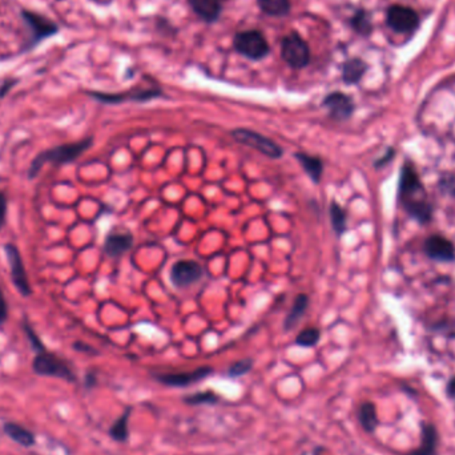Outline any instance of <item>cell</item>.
I'll list each match as a JSON object with an SVG mask.
<instances>
[{
  "label": "cell",
  "mask_w": 455,
  "mask_h": 455,
  "mask_svg": "<svg viewBox=\"0 0 455 455\" xmlns=\"http://www.w3.org/2000/svg\"><path fill=\"white\" fill-rule=\"evenodd\" d=\"M218 401V397L213 392H200L191 394L184 398L186 405H213Z\"/></svg>",
  "instance_id": "484cf974"
},
{
  "label": "cell",
  "mask_w": 455,
  "mask_h": 455,
  "mask_svg": "<svg viewBox=\"0 0 455 455\" xmlns=\"http://www.w3.org/2000/svg\"><path fill=\"white\" fill-rule=\"evenodd\" d=\"M15 84H16V80H14V82H6V83L3 84V85L0 87V99H3L7 93L10 92L11 88H12Z\"/></svg>",
  "instance_id": "e575fe53"
},
{
  "label": "cell",
  "mask_w": 455,
  "mask_h": 455,
  "mask_svg": "<svg viewBox=\"0 0 455 455\" xmlns=\"http://www.w3.org/2000/svg\"><path fill=\"white\" fill-rule=\"evenodd\" d=\"M235 48L238 53L252 60H259L269 53V46L259 31L240 32L235 38Z\"/></svg>",
  "instance_id": "8992f818"
},
{
  "label": "cell",
  "mask_w": 455,
  "mask_h": 455,
  "mask_svg": "<svg viewBox=\"0 0 455 455\" xmlns=\"http://www.w3.org/2000/svg\"><path fill=\"white\" fill-rule=\"evenodd\" d=\"M9 213V200L7 196L0 191V230L6 225Z\"/></svg>",
  "instance_id": "f546056e"
},
{
  "label": "cell",
  "mask_w": 455,
  "mask_h": 455,
  "mask_svg": "<svg viewBox=\"0 0 455 455\" xmlns=\"http://www.w3.org/2000/svg\"><path fill=\"white\" fill-rule=\"evenodd\" d=\"M73 349L77 352L87 353V354H97V352L93 349L92 346L84 343V342H75L73 343Z\"/></svg>",
  "instance_id": "d6a6232c"
},
{
  "label": "cell",
  "mask_w": 455,
  "mask_h": 455,
  "mask_svg": "<svg viewBox=\"0 0 455 455\" xmlns=\"http://www.w3.org/2000/svg\"><path fill=\"white\" fill-rule=\"evenodd\" d=\"M9 313H10L9 304H7V300H6V297H4L3 290L0 288V326L4 325V323L7 322V320H9Z\"/></svg>",
  "instance_id": "4dcf8cb0"
},
{
  "label": "cell",
  "mask_w": 455,
  "mask_h": 455,
  "mask_svg": "<svg viewBox=\"0 0 455 455\" xmlns=\"http://www.w3.org/2000/svg\"><path fill=\"white\" fill-rule=\"evenodd\" d=\"M191 7L205 21H215L220 16V0H189Z\"/></svg>",
  "instance_id": "e0dca14e"
},
{
  "label": "cell",
  "mask_w": 455,
  "mask_h": 455,
  "mask_svg": "<svg viewBox=\"0 0 455 455\" xmlns=\"http://www.w3.org/2000/svg\"><path fill=\"white\" fill-rule=\"evenodd\" d=\"M4 253L10 265L11 281L18 293L23 297H30L32 294V287L28 279V274L26 272V265L21 257V250L14 244L4 245Z\"/></svg>",
  "instance_id": "5b68a950"
},
{
  "label": "cell",
  "mask_w": 455,
  "mask_h": 455,
  "mask_svg": "<svg viewBox=\"0 0 455 455\" xmlns=\"http://www.w3.org/2000/svg\"><path fill=\"white\" fill-rule=\"evenodd\" d=\"M21 16L31 31L30 47L42 42L46 38H50L58 32V26L39 14H35L31 11H23Z\"/></svg>",
  "instance_id": "9c48e42d"
},
{
  "label": "cell",
  "mask_w": 455,
  "mask_h": 455,
  "mask_svg": "<svg viewBox=\"0 0 455 455\" xmlns=\"http://www.w3.org/2000/svg\"><path fill=\"white\" fill-rule=\"evenodd\" d=\"M308 306H309V296L305 294V293H301L293 301V305L290 308L289 313H288L287 318L284 321V329L285 331H291L293 328H296L301 318L304 317Z\"/></svg>",
  "instance_id": "2e32d148"
},
{
  "label": "cell",
  "mask_w": 455,
  "mask_h": 455,
  "mask_svg": "<svg viewBox=\"0 0 455 455\" xmlns=\"http://www.w3.org/2000/svg\"><path fill=\"white\" fill-rule=\"evenodd\" d=\"M321 451H322V447H317V449L314 450V455H320Z\"/></svg>",
  "instance_id": "74e56055"
},
{
  "label": "cell",
  "mask_w": 455,
  "mask_h": 455,
  "mask_svg": "<svg viewBox=\"0 0 455 455\" xmlns=\"http://www.w3.org/2000/svg\"><path fill=\"white\" fill-rule=\"evenodd\" d=\"M387 24L397 32L413 31L417 28L419 19L418 15L409 7L393 6L387 11Z\"/></svg>",
  "instance_id": "7c38bea8"
},
{
  "label": "cell",
  "mask_w": 455,
  "mask_h": 455,
  "mask_svg": "<svg viewBox=\"0 0 455 455\" xmlns=\"http://www.w3.org/2000/svg\"><path fill=\"white\" fill-rule=\"evenodd\" d=\"M394 157V149H389L387 151V154L386 155L382 156L381 159H378L375 163H374V166H377V168H380V166H386L392 159Z\"/></svg>",
  "instance_id": "836d02e7"
},
{
  "label": "cell",
  "mask_w": 455,
  "mask_h": 455,
  "mask_svg": "<svg viewBox=\"0 0 455 455\" xmlns=\"http://www.w3.org/2000/svg\"><path fill=\"white\" fill-rule=\"evenodd\" d=\"M358 418H360V422L363 424V429L368 433H373L378 426V415H377L375 405L373 402H363L360 407Z\"/></svg>",
  "instance_id": "ffe728a7"
},
{
  "label": "cell",
  "mask_w": 455,
  "mask_h": 455,
  "mask_svg": "<svg viewBox=\"0 0 455 455\" xmlns=\"http://www.w3.org/2000/svg\"><path fill=\"white\" fill-rule=\"evenodd\" d=\"M353 23H354V27L360 32H368L370 30V23L365 18L363 14H360L358 16H355Z\"/></svg>",
  "instance_id": "1f68e13d"
},
{
  "label": "cell",
  "mask_w": 455,
  "mask_h": 455,
  "mask_svg": "<svg viewBox=\"0 0 455 455\" xmlns=\"http://www.w3.org/2000/svg\"><path fill=\"white\" fill-rule=\"evenodd\" d=\"M259 6L265 14L272 16H281L290 10L289 0H259Z\"/></svg>",
  "instance_id": "7402d4cb"
},
{
  "label": "cell",
  "mask_w": 455,
  "mask_h": 455,
  "mask_svg": "<svg viewBox=\"0 0 455 455\" xmlns=\"http://www.w3.org/2000/svg\"><path fill=\"white\" fill-rule=\"evenodd\" d=\"M366 67L361 60H350L343 65V80L348 84L357 83L365 73Z\"/></svg>",
  "instance_id": "603a6c76"
},
{
  "label": "cell",
  "mask_w": 455,
  "mask_h": 455,
  "mask_svg": "<svg viewBox=\"0 0 455 455\" xmlns=\"http://www.w3.org/2000/svg\"><path fill=\"white\" fill-rule=\"evenodd\" d=\"M321 338L320 329L317 328H306L300 331V334L296 338V343L302 348H313L316 346Z\"/></svg>",
  "instance_id": "d4e9b609"
},
{
  "label": "cell",
  "mask_w": 455,
  "mask_h": 455,
  "mask_svg": "<svg viewBox=\"0 0 455 455\" xmlns=\"http://www.w3.org/2000/svg\"><path fill=\"white\" fill-rule=\"evenodd\" d=\"M398 195L402 207L412 218L421 224H426L432 220L433 208L427 200V193L421 183V178L410 164H405L401 169Z\"/></svg>",
  "instance_id": "6da1fadb"
},
{
  "label": "cell",
  "mask_w": 455,
  "mask_h": 455,
  "mask_svg": "<svg viewBox=\"0 0 455 455\" xmlns=\"http://www.w3.org/2000/svg\"><path fill=\"white\" fill-rule=\"evenodd\" d=\"M213 372L209 366H201L196 370L184 373H171V374H155V378L160 383L172 387H186L189 385L203 381Z\"/></svg>",
  "instance_id": "30bf717a"
},
{
  "label": "cell",
  "mask_w": 455,
  "mask_h": 455,
  "mask_svg": "<svg viewBox=\"0 0 455 455\" xmlns=\"http://www.w3.org/2000/svg\"><path fill=\"white\" fill-rule=\"evenodd\" d=\"M131 409H128L111 427L109 435L117 442H124L128 438V419H129Z\"/></svg>",
  "instance_id": "cb8c5ba5"
},
{
  "label": "cell",
  "mask_w": 455,
  "mask_h": 455,
  "mask_svg": "<svg viewBox=\"0 0 455 455\" xmlns=\"http://www.w3.org/2000/svg\"><path fill=\"white\" fill-rule=\"evenodd\" d=\"M446 393H447V395L455 402V377H453V378L450 380V382L447 383Z\"/></svg>",
  "instance_id": "d590c367"
},
{
  "label": "cell",
  "mask_w": 455,
  "mask_h": 455,
  "mask_svg": "<svg viewBox=\"0 0 455 455\" xmlns=\"http://www.w3.org/2000/svg\"><path fill=\"white\" fill-rule=\"evenodd\" d=\"M294 157L299 160L300 166L304 168L305 173L309 176L314 184H320L323 173V163L318 156L308 155L304 152H297Z\"/></svg>",
  "instance_id": "9a60e30c"
},
{
  "label": "cell",
  "mask_w": 455,
  "mask_h": 455,
  "mask_svg": "<svg viewBox=\"0 0 455 455\" xmlns=\"http://www.w3.org/2000/svg\"><path fill=\"white\" fill-rule=\"evenodd\" d=\"M134 245V236L128 230H114L104 241V252L111 259H119Z\"/></svg>",
  "instance_id": "4fadbf2b"
},
{
  "label": "cell",
  "mask_w": 455,
  "mask_h": 455,
  "mask_svg": "<svg viewBox=\"0 0 455 455\" xmlns=\"http://www.w3.org/2000/svg\"><path fill=\"white\" fill-rule=\"evenodd\" d=\"M232 137L240 144L247 145L252 149H256L261 155L267 156L269 159L277 160L284 155V149L276 141H273L267 136L261 135L253 129L236 128L232 131Z\"/></svg>",
  "instance_id": "277c9868"
},
{
  "label": "cell",
  "mask_w": 455,
  "mask_h": 455,
  "mask_svg": "<svg viewBox=\"0 0 455 455\" xmlns=\"http://www.w3.org/2000/svg\"><path fill=\"white\" fill-rule=\"evenodd\" d=\"M437 441H438V434H437V429L434 426L430 424H422L421 447L415 449L414 451L407 455H435Z\"/></svg>",
  "instance_id": "d6986e66"
},
{
  "label": "cell",
  "mask_w": 455,
  "mask_h": 455,
  "mask_svg": "<svg viewBox=\"0 0 455 455\" xmlns=\"http://www.w3.org/2000/svg\"><path fill=\"white\" fill-rule=\"evenodd\" d=\"M23 331L26 333V336H27L28 341L31 343L33 350H36L38 353L46 352V350H47L46 346H44V343H43L42 340H41V337L38 336V333L35 331V329L32 328L31 323L27 320H24V322H23Z\"/></svg>",
  "instance_id": "4316f807"
},
{
  "label": "cell",
  "mask_w": 455,
  "mask_h": 455,
  "mask_svg": "<svg viewBox=\"0 0 455 455\" xmlns=\"http://www.w3.org/2000/svg\"><path fill=\"white\" fill-rule=\"evenodd\" d=\"M329 215H331V223L333 230L337 233V236H342L346 232V213L343 208L337 203L331 201L329 208Z\"/></svg>",
  "instance_id": "44dd1931"
},
{
  "label": "cell",
  "mask_w": 455,
  "mask_h": 455,
  "mask_svg": "<svg viewBox=\"0 0 455 455\" xmlns=\"http://www.w3.org/2000/svg\"><path fill=\"white\" fill-rule=\"evenodd\" d=\"M252 368H253V360L244 358V360H240L237 363H233V365L229 368L228 374H229L230 377H242V375L248 374V373L252 370Z\"/></svg>",
  "instance_id": "83f0119b"
},
{
  "label": "cell",
  "mask_w": 455,
  "mask_h": 455,
  "mask_svg": "<svg viewBox=\"0 0 455 455\" xmlns=\"http://www.w3.org/2000/svg\"><path fill=\"white\" fill-rule=\"evenodd\" d=\"M95 383H96L95 374H93V373H88L87 377H85V385H87V387H92V386H95Z\"/></svg>",
  "instance_id": "8d00e7d4"
},
{
  "label": "cell",
  "mask_w": 455,
  "mask_h": 455,
  "mask_svg": "<svg viewBox=\"0 0 455 455\" xmlns=\"http://www.w3.org/2000/svg\"><path fill=\"white\" fill-rule=\"evenodd\" d=\"M93 145V137H85L75 143H67V144L56 145L48 149H44L33 157V160L28 168V178L33 180L39 176L43 168L47 164L53 166H65L75 163L79 157L91 148Z\"/></svg>",
  "instance_id": "7a4b0ae2"
},
{
  "label": "cell",
  "mask_w": 455,
  "mask_h": 455,
  "mask_svg": "<svg viewBox=\"0 0 455 455\" xmlns=\"http://www.w3.org/2000/svg\"><path fill=\"white\" fill-rule=\"evenodd\" d=\"M203 267L195 259H180L171 268L169 277L176 288H188L203 277Z\"/></svg>",
  "instance_id": "ba28073f"
},
{
  "label": "cell",
  "mask_w": 455,
  "mask_h": 455,
  "mask_svg": "<svg viewBox=\"0 0 455 455\" xmlns=\"http://www.w3.org/2000/svg\"><path fill=\"white\" fill-rule=\"evenodd\" d=\"M439 188L444 193L455 196V173H446L439 180Z\"/></svg>",
  "instance_id": "f1b7e54d"
},
{
  "label": "cell",
  "mask_w": 455,
  "mask_h": 455,
  "mask_svg": "<svg viewBox=\"0 0 455 455\" xmlns=\"http://www.w3.org/2000/svg\"><path fill=\"white\" fill-rule=\"evenodd\" d=\"M282 59L293 68H304L311 60V51L306 42L299 33L291 32L282 41Z\"/></svg>",
  "instance_id": "52a82bcc"
},
{
  "label": "cell",
  "mask_w": 455,
  "mask_h": 455,
  "mask_svg": "<svg viewBox=\"0 0 455 455\" xmlns=\"http://www.w3.org/2000/svg\"><path fill=\"white\" fill-rule=\"evenodd\" d=\"M323 107L328 109L331 119L337 122H345L352 117L354 103L352 99L342 92H333L323 99Z\"/></svg>",
  "instance_id": "8fae6325"
},
{
  "label": "cell",
  "mask_w": 455,
  "mask_h": 455,
  "mask_svg": "<svg viewBox=\"0 0 455 455\" xmlns=\"http://www.w3.org/2000/svg\"><path fill=\"white\" fill-rule=\"evenodd\" d=\"M3 430L14 442L19 444L23 447H32L36 442L35 434L30 432L28 429H26L24 426H21V424L7 422V424H4Z\"/></svg>",
  "instance_id": "ac0fdd59"
},
{
  "label": "cell",
  "mask_w": 455,
  "mask_h": 455,
  "mask_svg": "<svg viewBox=\"0 0 455 455\" xmlns=\"http://www.w3.org/2000/svg\"><path fill=\"white\" fill-rule=\"evenodd\" d=\"M32 370L38 375L42 377H53L65 380L68 382L76 381V375L73 373V368L65 360L58 357L52 353H38L32 361Z\"/></svg>",
  "instance_id": "3957f363"
},
{
  "label": "cell",
  "mask_w": 455,
  "mask_h": 455,
  "mask_svg": "<svg viewBox=\"0 0 455 455\" xmlns=\"http://www.w3.org/2000/svg\"><path fill=\"white\" fill-rule=\"evenodd\" d=\"M424 253L435 261L450 262L455 259V247L451 241L442 236H430L424 241Z\"/></svg>",
  "instance_id": "5bb4252c"
}]
</instances>
